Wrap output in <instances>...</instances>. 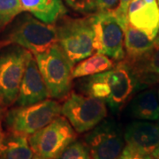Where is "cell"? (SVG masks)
<instances>
[{
	"label": "cell",
	"instance_id": "10",
	"mask_svg": "<svg viewBox=\"0 0 159 159\" xmlns=\"http://www.w3.org/2000/svg\"><path fill=\"white\" fill-rule=\"evenodd\" d=\"M91 159H118L125 146L124 134L112 119H103L86 134Z\"/></svg>",
	"mask_w": 159,
	"mask_h": 159
},
{
	"label": "cell",
	"instance_id": "20",
	"mask_svg": "<svg viewBox=\"0 0 159 159\" xmlns=\"http://www.w3.org/2000/svg\"><path fill=\"white\" fill-rule=\"evenodd\" d=\"M69 7L85 15L101 11H114L119 6V0H65Z\"/></svg>",
	"mask_w": 159,
	"mask_h": 159
},
{
	"label": "cell",
	"instance_id": "4",
	"mask_svg": "<svg viewBox=\"0 0 159 159\" xmlns=\"http://www.w3.org/2000/svg\"><path fill=\"white\" fill-rule=\"evenodd\" d=\"M33 55L48 89L50 97L55 100L66 98L72 89L74 65L59 44L56 43L46 51Z\"/></svg>",
	"mask_w": 159,
	"mask_h": 159
},
{
	"label": "cell",
	"instance_id": "30",
	"mask_svg": "<svg viewBox=\"0 0 159 159\" xmlns=\"http://www.w3.org/2000/svg\"><path fill=\"white\" fill-rule=\"evenodd\" d=\"M32 159H45V158H43V157H39V156H37V155H35V154H34V157H32Z\"/></svg>",
	"mask_w": 159,
	"mask_h": 159
},
{
	"label": "cell",
	"instance_id": "14",
	"mask_svg": "<svg viewBox=\"0 0 159 159\" xmlns=\"http://www.w3.org/2000/svg\"><path fill=\"white\" fill-rule=\"evenodd\" d=\"M128 24L155 39L159 29V7L148 6L144 0H132L127 10Z\"/></svg>",
	"mask_w": 159,
	"mask_h": 159
},
{
	"label": "cell",
	"instance_id": "21",
	"mask_svg": "<svg viewBox=\"0 0 159 159\" xmlns=\"http://www.w3.org/2000/svg\"><path fill=\"white\" fill-rule=\"evenodd\" d=\"M22 11L20 0H0V34Z\"/></svg>",
	"mask_w": 159,
	"mask_h": 159
},
{
	"label": "cell",
	"instance_id": "27",
	"mask_svg": "<svg viewBox=\"0 0 159 159\" xmlns=\"http://www.w3.org/2000/svg\"><path fill=\"white\" fill-rule=\"evenodd\" d=\"M152 157H154V159H159V145L156 148V149L152 152Z\"/></svg>",
	"mask_w": 159,
	"mask_h": 159
},
{
	"label": "cell",
	"instance_id": "3",
	"mask_svg": "<svg viewBox=\"0 0 159 159\" xmlns=\"http://www.w3.org/2000/svg\"><path fill=\"white\" fill-rule=\"evenodd\" d=\"M57 43L74 65L94 52V31L90 15L74 18L63 15L55 23Z\"/></svg>",
	"mask_w": 159,
	"mask_h": 159
},
{
	"label": "cell",
	"instance_id": "9",
	"mask_svg": "<svg viewBox=\"0 0 159 159\" xmlns=\"http://www.w3.org/2000/svg\"><path fill=\"white\" fill-rule=\"evenodd\" d=\"M75 140L74 127L65 117L60 116L29 137L34 154L45 159H55Z\"/></svg>",
	"mask_w": 159,
	"mask_h": 159
},
{
	"label": "cell",
	"instance_id": "1",
	"mask_svg": "<svg viewBox=\"0 0 159 159\" xmlns=\"http://www.w3.org/2000/svg\"><path fill=\"white\" fill-rule=\"evenodd\" d=\"M136 89V82L123 61L103 73L89 76L83 81L86 95L102 100L112 111H118Z\"/></svg>",
	"mask_w": 159,
	"mask_h": 159
},
{
	"label": "cell",
	"instance_id": "13",
	"mask_svg": "<svg viewBox=\"0 0 159 159\" xmlns=\"http://www.w3.org/2000/svg\"><path fill=\"white\" fill-rule=\"evenodd\" d=\"M125 145L144 153L152 154L159 145V124L135 120L125 127Z\"/></svg>",
	"mask_w": 159,
	"mask_h": 159
},
{
	"label": "cell",
	"instance_id": "33",
	"mask_svg": "<svg viewBox=\"0 0 159 159\" xmlns=\"http://www.w3.org/2000/svg\"><path fill=\"white\" fill-rule=\"evenodd\" d=\"M158 97H159V90H158Z\"/></svg>",
	"mask_w": 159,
	"mask_h": 159
},
{
	"label": "cell",
	"instance_id": "23",
	"mask_svg": "<svg viewBox=\"0 0 159 159\" xmlns=\"http://www.w3.org/2000/svg\"><path fill=\"white\" fill-rule=\"evenodd\" d=\"M118 159H154L151 154L144 153L125 145Z\"/></svg>",
	"mask_w": 159,
	"mask_h": 159
},
{
	"label": "cell",
	"instance_id": "34",
	"mask_svg": "<svg viewBox=\"0 0 159 159\" xmlns=\"http://www.w3.org/2000/svg\"><path fill=\"white\" fill-rule=\"evenodd\" d=\"M158 120H159V119H158ZM158 124H159V123H158Z\"/></svg>",
	"mask_w": 159,
	"mask_h": 159
},
{
	"label": "cell",
	"instance_id": "15",
	"mask_svg": "<svg viewBox=\"0 0 159 159\" xmlns=\"http://www.w3.org/2000/svg\"><path fill=\"white\" fill-rule=\"evenodd\" d=\"M22 11L47 24H55L66 13L61 0H20Z\"/></svg>",
	"mask_w": 159,
	"mask_h": 159
},
{
	"label": "cell",
	"instance_id": "5",
	"mask_svg": "<svg viewBox=\"0 0 159 159\" xmlns=\"http://www.w3.org/2000/svg\"><path fill=\"white\" fill-rule=\"evenodd\" d=\"M60 113V103L55 99H46L28 106L10 109L3 115V119L9 133L29 136L50 124Z\"/></svg>",
	"mask_w": 159,
	"mask_h": 159
},
{
	"label": "cell",
	"instance_id": "11",
	"mask_svg": "<svg viewBox=\"0 0 159 159\" xmlns=\"http://www.w3.org/2000/svg\"><path fill=\"white\" fill-rule=\"evenodd\" d=\"M50 94L34 55L30 52L15 104L28 106L49 99Z\"/></svg>",
	"mask_w": 159,
	"mask_h": 159
},
{
	"label": "cell",
	"instance_id": "25",
	"mask_svg": "<svg viewBox=\"0 0 159 159\" xmlns=\"http://www.w3.org/2000/svg\"><path fill=\"white\" fill-rule=\"evenodd\" d=\"M5 139H6V134L3 131L2 125L0 124V155L2 153L3 150V147H4V142H5Z\"/></svg>",
	"mask_w": 159,
	"mask_h": 159
},
{
	"label": "cell",
	"instance_id": "8",
	"mask_svg": "<svg viewBox=\"0 0 159 159\" xmlns=\"http://www.w3.org/2000/svg\"><path fill=\"white\" fill-rule=\"evenodd\" d=\"M61 113L77 133L93 129L107 116L106 103L88 95L72 93L61 105Z\"/></svg>",
	"mask_w": 159,
	"mask_h": 159
},
{
	"label": "cell",
	"instance_id": "12",
	"mask_svg": "<svg viewBox=\"0 0 159 159\" xmlns=\"http://www.w3.org/2000/svg\"><path fill=\"white\" fill-rule=\"evenodd\" d=\"M129 68L136 82V89H143L159 82V45L142 56L122 60Z\"/></svg>",
	"mask_w": 159,
	"mask_h": 159
},
{
	"label": "cell",
	"instance_id": "18",
	"mask_svg": "<svg viewBox=\"0 0 159 159\" xmlns=\"http://www.w3.org/2000/svg\"><path fill=\"white\" fill-rule=\"evenodd\" d=\"M115 61L101 53H95L77 63L73 69V77L82 78L103 73L115 66Z\"/></svg>",
	"mask_w": 159,
	"mask_h": 159
},
{
	"label": "cell",
	"instance_id": "26",
	"mask_svg": "<svg viewBox=\"0 0 159 159\" xmlns=\"http://www.w3.org/2000/svg\"><path fill=\"white\" fill-rule=\"evenodd\" d=\"M144 2L148 5V6H152V7H158V4L157 0H144Z\"/></svg>",
	"mask_w": 159,
	"mask_h": 159
},
{
	"label": "cell",
	"instance_id": "17",
	"mask_svg": "<svg viewBox=\"0 0 159 159\" xmlns=\"http://www.w3.org/2000/svg\"><path fill=\"white\" fill-rule=\"evenodd\" d=\"M125 58H134L146 53L154 46V39L147 33L127 25L124 38Z\"/></svg>",
	"mask_w": 159,
	"mask_h": 159
},
{
	"label": "cell",
	"instance_id": "28",
	"mask_svg": "<svg viewBox=\"0 0 159 159\" xmlns=\"http://www.w3.org/2000/svg\"><path fill=\"white\" fill-rule=\"evenodd\" d=\"M154 44H158L159 45V29L158 31H157V34L155 39H154Z\"/></svg>",
	"mask_w": 159,
	"mask_h": 159
},
{
	"label": "cell",
	"instance_id": "24",
	"mask_svg": "<svg viewBox=\"0 0 159 159\" xmlns=\"http://www.w3.org/2000/svg\"><path fill=\"white\" fill-rule=\"evenodd\" d=\"M119 6L115 10V13L119 19L121 23L125 26L126 29L128 25V20H127V10H128V6L130 4L132 0H119Z\"/></svg>",
	"mask_w": 159,
	"mask_h": 159
},
{
	"label": "cell",
	"instance_id": "22",
	"mask_svg": "<svg viewBox=\"0 0 159 159\" xmlns=\"http://www.w3.org/2000/svg\"><path fill=\"white\" fill-rule=\"evenodd\" d=\"M55 159H91V157L86 143L75 140Z\"/></svg>",
	"mask_w": 159,
	"mask_h": 159
},
{
	"label": "cell",
	"instance_id": "6",
	"mask_svg": "<svg viewBox=\"0 0 159 159\" xmlns=\"http://www.w3.org/2000/svg\"><path fill=\"white\" fill-rule=\"evenodd\" d=\"M30 51L17 44L0 43V104H15Z\"/></svg>",
	"mask_w": 159,
	"mask_h": 159
},
{
	"label": "cell",
	"instance_id": "2",
	"mask_svg": "<svg viewBox=\"0 0 159 159\" xmlns=\"http://www.w3.org/2000/svg\"><path fill=\"white\" fill-rule=\"evenodd\" d=\"M57 43L55 24L43 22L29 13H20L0 34L1 44H17L32 54L41 53Z\"/></svg>",
	"mask_w": 159,
	"mask_h": 159
},
{
	"label": "cell",
	"instance_id": "16",
	"mask_svg": "<svg viewBox=\"0 0 159 159\" xmlns=\"http://www.w3.org/2000/svg\"><path fill=\"white\" fill-rule=\"evenodd\" d=\"M131 117L140 120H158L159 102L155 91L147 89L133 98L129 105Z\"/></svg>",
	"mask_w": 159,
	"mask_h": 159
},
{
	"label": "cell",
	"instance_id": "32",
	"mask_svg": "<svg viewBox=\"0 0 159 159\" xmlns=\"http://www.w3.org/2000/svg\"><path fill=\"white\" fill-rule=\"evenodd\" d=\"M0 159H4V158H3V157H2L0 156Z\"/></svg>",
	"mask_w": 159,
	"mask_h": 159
},
{
	"label": "cell",
	"instance_id": "31",
	"mask_svg": "<svg viewBox=\"0 0 159 159\" xmlns=\"http://www.w3.org/2000/svg\"><path fill=\"white\" fill-rule=\"evenodd\" d=\"M157 4H158V7H159V0H157Z\"/></svg>",
	"mask_w": 159,
	"mask_h": 159
},
{
	"label": "cell",
	"instance_id": "29",
	"mask_svg": "<svg viewBox=\"0 0 159 159\" xmlns=\"http://www.w3.org/2000/svg\"><path fill=\"white\" fill-rule=\"evenodd\" d=\"M3 115H4V111H3V107L0 104V124H1L2 119H3Z\"/></svg>",
	"mask_w": 159,
	"mask_h": 159
},
{
	"label": "cell",
	"instance_id": "19",
	"mask_svg": "<svg viewBox=\"0 0 159 159\" xmlns=\"http://www.w3.org/2000/svg\"><path fill=\"white\" fill-rule=\"evenodd\" d=\"M34 152L29 138L23 134L9 133L6 135L1 157L4 159H32Z\"/></svg>",
	"mask_w": 159,
	"mask_h": 159
},
{
	"label": "cell",
	"instance_id": "7",
	"mask_svg": "<svg viewBox=\"0 0 159 159\" xmlns=\"http://www.w3.org/2000/svg\"><path fill=\"white\" fill-rule=\"evenodd\" d=\"M90 19L94 31V51L114 61H122L125 57V28L115 11L97 12L90 15Z\"/></svg>",
	"mask_w": 159,
	"mask_h": 159
}]
</instances>
